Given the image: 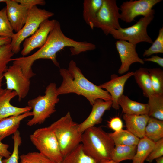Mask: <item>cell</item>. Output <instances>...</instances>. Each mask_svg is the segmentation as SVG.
I'll use <instances>...</instances> for the list:
<instances>
[{
	"label": "cell",
	"mask_w": 163,
	"mask_h": 163,
	"mask_svg": "<svg viewBox=\"0 0 163 163\" xmlns=\"http://www.w3.org/2000/svg\"><path fill=\"white\" fill-rule=\"evenodd\" d=\"M66 47H70L72 55H76L89 51L91 44L86 41H78L67 37L61 30L60 23L56 20L54 28L50 33L43 46L30 56L13 59L12 61L13 63L19 65L24 75L30 79L35 75L32 66L37 60L49 59L56 66L59 67V63L56 59L57 53Z\"/></svg>",
	"instance_id": "1"
},
{
	"label": "cell",
	"mask_w": 163,
	"mask_h": 163,
	"mask_svg": "<svg viewBox=\"0 0 163 163\" xmlns=\"http://www.w3.org/2000/svg\"><path fill=\"white\" fill-rule=\"evenodd\" d=\"M59 72L62 81L60 86L57 88L58 95L75 93L85 97L92 105L99 99L112 101L109 93L88 80L73 60L70 62L68 69L60 68Z\"/></svg>",
	"instance_id": "2"
},
{
	"label": "cell",
	"mask_w": 163,
	"mask_h": 163,
	"mask_svg": "<svg viewBox=\"0 0 163 163\" xmlns=\"http://www.w3.org/2000/svg\"><path fill=\"white\" fill-rule=\"evenodd\" d=\"M81 142L84 152L97 163L111 159L115 145L108 133L101 127L86 129L82 133Z\"/></svg>",
	"instance_id": "3"
},
{
	"label": "cell",
	"mask_w": 163,
	"mask_h": 163,
	"mask_svg": "<svg viewBox=\"0 0 163 163\" xmlns=\"http://www.w3.org/2000/svg\"><path fill=\"white\" fill-rule=\"evenodd\" d=\"M78 126L69 112L49 126L56 137L63 158L81 142L82 133Z\"/></svg>",
	"instance_id": "4"
},
{
	"label": "cell",
	"mask_w": 163,
	"mask_h": 163,
	"mask_svg": "<svg viewBox=\"0 0 163 163\" xmlns=\"http://www.w3.org/2000/svg\"><path fill=\"white\" fill-rule=\"evenodd\" d=\"M56 89V83H50L46 87L44 95L28 101V106L33 110V117L27 122L28 126L43 123L56 111V105L59 101Z\"/></svg>",
	"instance_id": "5"
},
{
	"label": "cell",
	"mask_w": 163,
	"mask_h": 163,
	"mask_svg": "<svg viewBox=\"0 0 163 163\" xmlns=\"http://www.w3.org/2000/svg\"><path fill=\"white\" fill-rule=\"evenodd\" d=\"M30 140L39 152L56 163L63 157L56 137L48 126L38 129L30 136Z\"/></svg>",
	"instance_id": "6"
},
{
	"label": "cell",
	"mask_w": 163,
	"mask_h": 163,
	"mask_svg": "<svg viewBox=\"0 0 163 163\" xmlns=\"http://www.w3.org/2000/svg\"><path fill=\"white\" fill-rule=\"evenodd\" d=\"M53 13L35 6L28 10L25 23L23 28L14 34L11 43L13 53L17 54L20 50L22 42L32 35L44 21L53 16Z\"/></svg>",
	"instance_id": "7"
},
{
	"label": "cell",
	"mask_w": 163,
	"mask_h": 163,
	"mask_svg": "<svg viewBox=\"0 0 163 163\" xmlns=\"http://www.w3.org/2000/svg\"><path fill=\"white\" fill-rule=\"evenodd\" d=\"M154 9L149 15L142 17L135 24L125 28L121 27L118 30L110 29L109 34L119 40L127 41L133 44L145 42L152 44L153 42L149 36L147 28L154 18Z\"/></svg>",
	"instance_id": "8"
},
{
	"label": "cell",
	"mask_w": 163,
	"mask_h": 163,
	"mask_svg": "<svg viewBox=\"0 0 163 163\" xmlns=\"http://www.w3.org/2000/svg\"><path fill=\"white\" fill-rule=\"evenodd\" d=\"M119 10L116 0H103L94 22V28L101 29L107 35L109 34L110 30H118L120 28Z\"/></svg>",
	"instance_id": "9"
},
{
	"label": "cell",
	"mask_w": 163,
	"mask_h": 163,
	"mask_svg": "<svg viewBox=\"0 0 163 163\" xmlns=\"http://www.w3.org/2000/svg\"><path fill=\"white\" fill-rule=\"evenodd\" d=\"M3 76L6 80V89L15 91L19 101L26 97L30 88V78L24 75L19 65L13 63Z\"/></svg>",
	"instance_id": "10"
},
{
	"label": "cell",
	"mask_w": 163,
	"mask_h": 163,
	"mask_svg": "<svg viewBox=\"0 0 163 163\" xmlns=\"http://www.w3.org/2000/svg\"><path fill=\"white\" fill-rule=\"evenodd\" d=\"M161 0H130L123 2L120 6V19L126 23L134 21L137 16H145L149 14L154 6Z\"/></svg>",
	"instance_id": "11"
},
{
	"label": "cell",
	"mask_w": 163,
	"mask_h": 163,
	"mask_svg": "<svg viewBox=\"0 0 163 163\" xmlns=\"http://www.w3.org/2000/svg\"><path fill=\"white\" fill-rule=\"evenodd\" d=\"M56 21L49 19L44 21L34 34L24 40L21 52L23 56L27 55L35 49L40 48L43 46L54 28Z\"/></svg>",
	"instance_id": "12"
},
{
	"label": "cell",
	"mask_w": 163,
	"mask_h": 163,
	"mask_svg": "<svg viewBox=\"0 0 163 163\" xmlns=\"http://www.w3.org/2000/svg\"><path fill=\"white\" fill-rule=\"evenodd\" d=\"M136 45L124 40H118L116 41V47L121 62L118 70L120 74H123L128 71L130 66L134 63L144 64L143 59L139 57L136 51Z\"/></svg>",
	"instance_id": "13"
},
{
	"label": "cell",
	"mask_w": 163,
	"mask_h": 163,
	"mask_svg": "<svg viewBox=\"0 0 163 163\" xmlns=\"http://www.w3.org/2000/svg\"><path fill=\"white\" fill-rule=\"evenodd\" d=\"M134 72H129L121 76L115 74L111 76L110 80L99 86L101 88H104L110 94L112 99V107L118 110L120 106L118 103L119 98L123 94L125 84L127 80L133 76Z\"/></svg>",
	"instance_id": "14"
},
{
	"label": "cell",
	"mask_w": 163,
	"mask_h": 163,
	"mask_svg": "<svg viewBox=\"0 0 163 163\" xmlns=\"http://www.w3.org/2000/svg\"><path fill=\"white\" fill-rule=\"evenodd\" d=\"M6 12L8 19L16 33L24 25L28 9L15 0H6Z\"/></svg>",
	"instance_id": "15"
},
{
	"label": "cell",
	"mask_w": 163,
	"mask_h": 163,
	"mask_svg": "<svg viewBox=\"0 0 163 163\" xmlns=\"http://www.w3.org/2000/svg\"><path fill=\"white\" fill-rule=\"evenodd\" d=\"M112 103V101L97 99L92 105V109L89 115L84 121L79 124V132L82 133L88 129L101 123L104 113L106 111L110 109Z\"/></svg>",
	"instance_id": "16"
},
{
	"label": "cell",
	"mask_w": 163,
	"mask_h": 163,
	"mask_svg": "<svg viewBox=\"0 0 163 163\" xmlns=\"http://www.w3.org/2000/svg\"><path fill=\"white\" fill-rule=\"evenodd\" d=\"M17 96L15 91L7 89H5L0 95V120L11 116L21 115L31 110L28 106L19 107L12 105L10 101Z\"/></svg>",
	"instance_id": "17"
},
{
	"label": "cell",
	"mask_w": 163,
	"mask_h": 163,
	"mask_svg": "<svg viewBox=\"0 0 163 163\" xmlns=\"http://www.w3.org/2000/svg\"><path fill=\"white\" fill-rule=\"evenodd\" d=\"M149 117L148 114L123 115L127 130L139 139L145 136V128Z\"/></svg>",
	"instance_id": "18"
},
{
	"label": "cell",
	"mask_w": 163,
	"mask_h": 163,
	"mask_svg": "<svg viewBox=\"0 0 163 163\" xmlns=\"http://www.w3.org/2000/svg\"><path fill=\"white\" fill-rule=\"evenodd\" d=\"M33 116L32 112L29 111L18 116H11L0 120V140L18 130L21 121L24 118Z\"/></svg>",
	"instance_id": "19"
},
{
	"label": "cell",
	"mask_w": 163,
	"mask_h": 163,
	"mask_svg": "<svg viewBox=\"0 0 163 163\" xmlns=\"http://www.w3.org/2000/svg\"><path fill=\"white\" fill-rule=\"evenodd\" d=\"M118 103L125 114L140 115L148 113L149 107L148 103L136 102L131 100L123 94L119 98Z\"/></svg>",
	"instance_id": "20"
},
{
	"label": "cell",
	"mask_w": 163,
	"mask_h": 163,
	"mask_svg": "<svg viewBox=\"0 0 163 163\" xmlns=\"http://www.w3.org/2000/svg\"><path fill=\"white\" fill-rule=\"evenodd\" d=\"M103 0H84L83 3V18L91 28H94V24Z\"/></svg>",
	"instance_id": "21"
},
{
	"label": "cell",
	"mask_w": 163,
	"mask_h": 163,
	"mask_svg": "<svg viewBox=\"0 0 163 163\" xmlns=\"http://www.w3.org/2000/svg\"><path fill=\"white\" fill-rule=\"evenodd\" d=\"M133 76L144 96L148 98L154 94L148 69L140 68L134 72Z\"/></svg>",
	"instance_id": "22"
},
{
	"label": "cell",
	"mask_w": 163,
	"mask_h": 163,
	"mask_svg": "<svg viewBox=\"0 0 163 163\" xmlns=\"http://www.w3.org/2000/svg\"><path fill=\"white\" fill-rule=\"evenodd\" d=\"M155 142L145 136L139 139L132 163H144L154 147Z\"/></svg>",
	"instance_id": "23"
},
{
	"label": "cell",
	"mask_w": 163,
	"mask_h": 163,
	"mask_svg": "<svg viewBox=\"0 0 163 163\" xmlns=\"http://www.w3.org/2000/svg\"><path fill=\"white\" fill-rule=\"evenodd\" d=\"M145 136L155 142L163 138V121L149 117L145 128Z\"/></svg>",
	"instance_id": "24"
},
{
	"label": "cell",
	"mask_w": 163,
	"mask_h": 163,
	"mask_svg": "<svg viewBox=\"0 0 163 163\" xmlns=\"http://www.w3.org/2000/svg\"><path fill=\"white\" fill-rule=\"evenodd\" d=\"M62 163H98L87 155L80 144L64 157Z\"/></svg>",
	"instance_id": "25"
},
{
	"label": "cell",
	"mask_w": 163,
	"mask_h": 163,
	"mask_svg": "<svg viewBox=\"0 0 163 163\" xmlns=\"http://www.w3.org/2000/svg\"><path fill=\"white\" fill-rule=\"evenodd\" d=\"M115 145H137L140 139L128 130L108 133Z\"/></svg>",
	"instance_id": "26"
},
{
	"label": "cell",
	"mask_w": 163,
	"mask_h": 163,
	"mask_svg": "<svg viewBox=\"0 0 163 163\" xmlns=\"http://www.w3.org/2000/svg\"><path fill=\"white\" fill-rule=\"evenodd\" d=\"M137 145H116L111 159L117 163L125 160H133L136 151Z\"/></svg>",
	"instance_id": "27"
},
{
	"label": "cell",
	"mask_w": 163,
	"mask_h": 163,
	"mask_svg": "<svg viewBox=\"0 0 163 163\" xmlns=\"http://www.w3.org/2000/svg\"><path fill=\"white\" fill-rule=\"evenodd\" d=\"M148 115L163 121V94L154 93L149 98Z\"/></svg>",
	"instance_id": "28"
},
{
	"label": "cell",
	"mask_w": 163,
	"mask_h": 163,
	"mask_svg": "<svg viewBox=\"0 0 163 163\" xmlns=\"http://www.w3.org/2000/svg\"><path fill=\"white\" fill-rule=\"evenodd\" d=\"M154 93L163 94V71L159 68L148 69Z\"/></svg>",
	"instance_id": "29"
},
{
	"label": "cell",
	"mask_w": 163,
	"mask_h": 163,
	"mask_svg": "<svg viewBox=\"0 0 163 163\" xmlns=\"http://www.w3.org/2000/svg\"><path fill=\"white\" fill-rule=\"evenodd\" d=\"M14 54L11 43L0 46V74H3L7 70V65L12 61Z\"/></svg>",
	"instance_id": "30"
},
{
	"label": "cell",
	"mask_w": 163,
	"mask_h": 163,
	"mask_svg": "<svg viewBox=\"0 0 163 163\" xmlns=\"http://www.w3.org/2000/svg\"><path fill=\"white\" fill-rule=\"evenodd\" d=\"M13 31L4 7L0 10V37L12 39L14 34Z\"/></svg>",
	"instance_id": "31"
},
{
	"label": "cell",
	"mask_w": 163,
	"mask_h": 163,
	"mask_svg": "<svg viewBox=\"0 0 163 163\" xmlns=\"http://www.w3.org/2000/svg\"><path fill=\"white\" fill-rule=\"evenodd\" d=\"M19 163H56L40 152H31L20 156Z\"/></svg>",
	"instance_id": "32"
},
{
	"label": "cell",
	"mask_w": 163,
	"mask_h": 163,
	"mask_svg": "<svg viewBox=\"0 0 163 163\" xmlns=\"http://www.w3.org/2000/svg\"><path fill=\"white\" fill-rule=\"evenodd\" d=\"M163 53V27L160 28L158 37L152 46L145 50L143 54L144 57H148L154 54Z\"/></svg>",
	"instance_id": "33"
},
{
	"label": "cell",
	"mask_w": 163,
	"mask_h": 163,
	"mask_svg": "<svg viewBox=\"0 0 163 163\" xmlns=\"http://www.w3.org/2000/svg\"><path fill=\"white\" fill-rule=\"evenodd\" d=\"M12 136L14 141L13 152L8 158L2 160V163H18L19 159V148L22 142L20 133L18 130Z\"/></svg>",
	"instance_id": "34"
},
{
	"label": "cell",
	"mask_w": 163,
	"mask_h": 163,
	"mask_svg": "<svg viewBox=\"0 0 163 163\" xmlns=\"http://www.w3.org/2000/svg\"><path fill=\"white\" fill-rule=\"evenodd\" d=\"M163 155V138L155 142L154 147L146 160L152 162L153 160Z\"/></svg>",
	"instance_id": "35"
},
{
	"label": "cell",
	"mask_w": 163,
	"mask_h": 163,
	"mask_svg": "<svg viewBox=\"0 0 163 163\" xmlns=\"http://www.w3.org/2000/svg\"><path fill=\"white\" fill-rule=\"evenodd\" d=\"M108 127L114 132H118L122 129L123 126L121 120L118 117H113L108 122Z\"/></svg>",
	"instance_id": "36"
},
{
	"label": "cell",
	"mask_w": 163,
	"mask_h": 163,
	"mask_svg": "<svg viewBox=\"0 0 163 163\" xmlns=\"http://www.w3.org/2000/svg\"><path fill=\"white\" fill-rule=\"evenodd\" d=\"M17 2L23 5L28 9L37 5L43 6L46 4L44 0H15Z\"/></svg>",
	"instance_id": "37"
},
{
	"label": "cell",
	"mask_w": 163,
	"mask_h": 163,
	"mask_svg": "<svg viewBox=\"0 0 163 163\" xmlns=\"http://www.w3.org/2000/svg\"><path fill=\"white\" fill-rule=\"evenodd\" d=\"M9 147L8 144L3 143L0 140V155L5 158H8L11 154L8 150Z\"/></svg>",
	"instance_id": "38"
},
{
	"label": "cell",
	"mask_w": 163,
	"mask_h": 163,
	"mask_svg": "<svg viewBox=\"0 0 163 163\" xmlns=\"http://www.w3.org/2000/svg\"><path fill=\"white\" fill-rule=\"evenodd\" d=\"M144 61H149L155 62L161 67H163V58L157 55H152L150 58H145Z\"/></svg>",
	"instance_id": "39"
},
{
	"label": "cell",
	"mask_w": 163,
	"mask_h": 163,
	"mask_svg": "<svg viewBox=\"0 0 163 163\" xmlns=\"http://www.w3.org/2000/svg\"><path fill=\"white\" fill-rule=\"evenodd\" d=\"M11 39L8 37H0V46L10 43Z\"/></svg>",
	"instance_id": "40"
},
{
	"label": "cell",
	"mask_w": 163,
	"mask_h": 163,
	"mask_svg": "<svg viewBox=\"0 0 163 163\" xmlns=\"http://www.w3.org/2000/svg\"><path fill=\"white\" fill-rule=\"evenodd\" d=\"M3 77V74H0V95L5 90L2 87V82Z\"/></svg>",
	"instance_id": "41"
},
{
	"label": "cell",
	"mask_w": 163,
	"mask_h": 163,
	"mask_svg": "<svg viewBox=\"0 0 163 163\" xmlns=\"http://www.w3.org/2000/svg\"><path fill=\"white\" fill-rule=\"evenodd\" d=\"M156 163H163V156L158 157L155 159Z\"/></svg>",
	"instance_id": "42"
},
{
	"label": "cell",
	"mask_w": 163,
	"mask_h": 163,
	"mask_svg": "<svg viewBox=\"0 0 163 163\" xmlns=\"http://www.w3.org/2000/svg\"><path fill=\"white\" fill-rule=\"evenodd\" d=\"M98 163H117L116 162L111 159L108 160L102 161Z\"/></svg>",
	"instance_id": "43"
},
{
	"label": "cell",
	"mask_w": 163,
	"mask_h": 163,
	"mask_svg": "<svg viewBox=\"0 0 163 163\" xmlns=\"http://www.w3.org/2000/svg\"><path fill=\"white\" fill-rule=\"evenodd\" d=\"M3 157L1 155H0V163H2V158Z\"/></svg>",
	"instance_id": "44"
},
{
	"label": "cell",
	"mask_w": 163,
	"mask_h": 163,
	"mask_svg": "<svg viewBox=\"0 0 163 163\" xmlns=\"http://www.w3.org/2000/svg\"><path fill=\"white\" fill-rule=\"evenodd\" d=\"M6 0H0V2H5Z\"/></svg>",
	"instance_id": "45"
},
{
	"label": "cell",
	"mask_w": 163,
	"mask_h": 163,
	"mask_svg": "<svg viewBox=\"0 0 163 163\" xmlns=\"http://www.w3.org/2000/svg\"><path fill=\"white\" fill-rule=\"evenodd\" d=\"M61 163H62V162H61Z\"/></svg>",
	"instance_id": "46"
}]
</instances>
